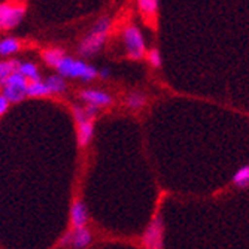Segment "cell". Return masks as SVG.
I'll return each instance as SVG.
<instances>
[{
  "mask_svg": "<svg viewBox=\"0 0 249 249\" xmlns=\"http://www.w3.org/2000/svg\"><path fill=\"white\" fill-rule=\"evenodd\" d=\"M72 222L76 229L85 227V222L88 219V212H87V206L82 201H76L73 208H72Z\"/></svg>",
  "mask_w": 249,
  "mask_h": 249,
  "instance_id": "cell-8",
  "label": "cell"
},
{
  "mask_svg": "<svg viewBox=\"0 0 249 249\" xmlns=\"http://www.w3.org/2000/svg\"><path fill=\"white\" fill-rule=\"evenodd\" d=\"M81 97L88 102L89 105H94V106H107L112 103V97L107 96L106 93L102 91H94V89H87V91H82Z\"/></svg>",
  "mask_w": 249,
  "mask_h": 249,
  "instance_id": "cell-7",
  "label": "cell"
},
{
  "mask_svg": "<svg viewBox=\"0 0 249 249\" xmlns=\"http://www.w3.org/2000/svg\"><path fill=\"white\" fill-rule=\"evenodd\" d=\"M231 180H233V185L239 190L249 188V164H245L240 169H237Z\"/></svg>",
  "mask_w": 249,
  "mask_h": 249,
  "instance_id": "cell-9",
  "label": "cell"
},
{
  "mask_svg": "<svg viewBox=\"0 0 249 249\" xmlns=\"http://www.w3.org/2000/svg\"><path fill=\"white\" fill-rule=\"evenodd\" d=\"M148 60L151 63L152 67H155V69H160L161 64H163V60H161V54L158 50H151L149 54H148Z\"/></svg>",
  "mask_w": 249,
  "mask_h": 249,
  "instance_id": "cell-20",
  "label": "cell"
},
{
  "mask_svg": "<svg viewBox=\"0 0 249 249\" xmlns=\"http://www.w3.org/2000/svg\"><path fill=\"white\" fill-rule=\"evenodd\" d=\"M50 93H63L66 89V82L63 81L61 76H51L48 78V81L45 82Z\"/></svg>",
  "mask_w": 249,
  "mask_h": 249,
  "instance_id": "cell-17",
  "label": "cell"
},
{
  "mask_svg": "<svg viewBox=\"0 0 249 249\" xmlns=\"http://www.w3.org/2000/svg\"><path fill=\"white\" fill-rule=\"evenodd\" d=\"M19 61L17 60H11V61H2L0 63V85H5L6 79L9 76H12L14 73L18 72L19 69Z\"/></svg>",
  "mask_w": 249,
  "mask_h": 249,
  "instance_id": "cell-10",
  "label": "cell"
},
{
  "mask_svg": "<svg viewBox=\"0 0 249 249\" xmlns=\"http://www.w3.org/2000/svg\"><path fill=\"white\" fill-rule=\"evenodd\" d=\"M27 79L22 76L21 73H14L9 76L3 85V96L8 99V102H21L27 96Z\"/></svg>",
  "mask_w": 249,
  "mask_h": 249,
  "instance_id": "cell-5",
  "label": "cell"
},
{
  "mask_svg": "<svg viewBox=\"0 0 249 249\" xmlns=\"http://www.w3.org/2000/svg\"><path fill=\"white\" fill-rule=\"evenodd\" d=\"M57 71L61 76H71V78H82L84 81H91L99 75L97 69L93 66H88L84 61L73 60L72 57L64 55L57 66Z\"/></svg>",
  "mask_w": 249,
  "mask_h": 249,
  "instance_id": "cell-2",
  "label": "cell"
},
{
  "mask_svg": "<svg viewBox=\"0 0 249 249\" xmlns=\"http://www.w3.org/2000/svg\"><path fill=\"white\" fill-rule=\"evenodd\" d=\"M93 138V124L87 121L84 124L79 125V130H78V141H79V145L81 146H85L89 141Z\"/></svg>",
  "mask_w": 249,
  "mask_h": 249,
  "instance_id": "cell-13",
  "label": "cell"
},
{
  "mask_svg": "<svg viewBox=\"0 0 249 249\" xmlns=\"http://www.w3.org/2000/svg\"><path fill=\"white\" fill-rule=\"evenodd\" d=\"M124 42L128 53V57L133 60H139L145 54V39L141 30L136 26H128L124 29Z\"/></svg>",
  "mask_w": 249,
  "mask_h": 249,
  "instance_id": "cell-4",
  "label": "cell"
},
{
  "mask_svg": "<svg viewBox=\"0 0 249 249\" xmlns=\"http://www.w3.org/2000/svg\"><path fill=\"white\" fill-rule=\"evenodd\" d=\"M109 27H110V18L109 17H102L96 22V26L91 29V32H89L85 36V39L81 42L79 50H78L79 54L82 57H91V55L97 54L105 45Z\"/></svg>",
  "mask_w": 249,
  "mask_h": 249,
  "instance_id": "cell-1",
  "label": "cell"
},
{
  "mask_svg": "<svg viewBox=\"0 0 249 249\" xmlns=\"http://www.w3.org/2000/svg\"><path fill=\"white\" fill-rule=\"evenodd\" d=\"M18 73H21L26 79H30L32 82H40V76L37 73L36 66L32 64V63H21Z\"/></svg>",
  "mask_w": 249,
  "mask_h": 249,
  "instance_id": "cell-12",
  "label": "cell"
},
{
  "mask_svg": "<svg viewBox=\"0 0 249 249\" xmlns=\"http://www.w3.org/2000/svg\"><path fill=\"white\" fill-rule=\"evenodd\" d=\"M73 114H75L76 123H78L79 125L88 121V117H87V114H85L84 107H81V106H75V107H73Z\"/></svg>",
  "mask_w": 249,
  "mask_h": 249,
  "instance_id": "cell-21",
  "label": "cell"
},
{
  "mask_svg": "<svg viewBox=\"0 0 249 249\" xmlns=\"http://www.w3.org/2000/svg\"><path fill=\"white\" fill-rule=\"evenodd\" d=\"M72 240H73V231H67L66 236L61 239V245H63V246L72 245Z\"/></svg>",
  "mask_w": 249,
  "mask_h": 249,
  "instance_id": "cell-24",
  "label": "cell"
},
{
  "mask_svg": "<svg viewBox=\"0 0 249 249\" xmlns=\"http://www.w3.org/2000/svg\"><path fill=\"white\" fill-rule=\"evenodd\" d=\"M19 50V42L14 37H6L0 42V55H9Z\"/></svg>",
  "mask_w": 249,
  "mask_h": 249,
  "instance_id": "cell-16",
  "label": "cell"
},
{
  "mask_svg": "<svg viewBox=\"0 0 249 249\" xmlns=\"http://www.w3.org/2000/svg\"><path fill=\"white\" fill-rule=\"evenodd\" d=\"M84 110H85V114H87V117H88V120H89V118H94V117L97 115L99 107L94 106V105H88Z\"/></svg>",
  "mask_w": 249,
  "mask_h": 249,
  "instance_id": "cell-22",
  "label": "cell"
},
{
  "mask_svg": "<svg viewBox=\"0 0 249 249\" xmlns=\"http://www.w3.org/2000/svg\"><path fill=\"white\" fill-rule=\"evenodd\" d=\"M164 230L166 225H164L163 215L157 213L151 219L142 237V243L145 249H164Z\"/></svg>",
  "mask_w": 249,
  "mask_h": 249,
  "instance_id": "cell-3",
  "label": "cell"
},
{
  "mask_svg": "<svg viewBox=\"0 0 249 249\" xmlns=\"http://www.w3.org/2000/svg\"><path fill=\"white\" fill-rule=\"evenodd\" d=\"M100 76H102V78H107V76H109V71H107V69H103V71L100 72Z\"/></svg>",
  "mask_w": 249,
  "mask_h": 249,
  "instance_id": "cell-25",
  "label": "cell"
},
{
  "mask_svg": "<svg viewBox=\"0 0 249 249\" xmlns=\"http://www.w3.org/2000/svg\"><path fill=\"white\" fill-rule=\"evenodd\" d=\"M139 9L141 12L148 17V18H152L155 17L157 11H158V6H160V3L157 2V0H139Z\"/></svg>",
  "mask_w": 249,
  "mask_h": 249,
  "instance_id": "cell-15",
  "label": "cell"
},
{
  "mask_svg": "<svg viewBox=\"0 0 249 249\" xmlns=\"http://www.w3.org/2000/svg\"><path fill=\"white\" fill-rule=\"evenodd\" d=\"M89 242H91V233H89L88 229L81 227V229H76V230L73 231L72 246H73L75 249H82V248H85Z\"/></svg>",
  "mask_w": 249,
  "mask_h": 249,
  "instance_id": "cell-11",
  "label": "cell"
},
{
  "mask_svg": "<svg viewBox=\"0 0 249 249\" xmlns=\"http://www.w3.org/2000/svg\"><path fill=\"white\" fill-rule=\"evenodd\" d=\"M47 94H50V91L45 82H32L27 87V96L36 97V96H47Z\"/></svg>",
  "mask_w": 249,
  "mask_h": 249,
  "instance_id": "cell-19",
  "label": "cell"
},
{
  "mask_svg": "<svg viewBox=\"0 0 249 249\" xmlns=\"http://www.w3.org/2000/svg\"><path fill=\"white\" fill-rule=\"evenodd\" d=\"M145 103H146V96L143 93H139V91L130 93L125 99V105L130 109H141L145 106Z\"/></svg>",
  "mask_w": 249,
  "mask_h": 249,
  "instance_id": "cell-14",
  "label": "cell"
},
{
  "mask_svg": "<svg viewBox=\"0 0 249 249\" xmlns=\"http://www.w3.org/2000/svg\"><path fill=\"white\" fill-rule=\"evenodd\" d=\"M26 14V8L21 5L0 3V29L9 30L19 24L21 18Z\"/></svg>",
  "mask_w": 249,
  "mask_h": 249,
  "instance_id": "cell-6",
  "label": "cell"
},
{
  "mask_svg": "<svg viewBox=\"0 0 249 249\" xmlns=\"http://www.w3.org/2000/svg\"><path fill=\"white\" fill-rule=\"evenodd\" d=\"M63 57H64L63 50H48V51H45V53H43L45 61H47L50 66H54V67L58 66V63L61 61Z\"/></svg>",
  "mask_w": 249,
  "mask_h": 249,
  "instance_id": "cell-18",
  "label": "cell"
},
{
  "mask_svg": "<svg viewBox=\"0 0 249 249\" xmlns=\"http://www.w3.org/2000/svg\"><path fill=\"white\" fill-rule=\"evenodd\" d=\"M8 107H9V102H8V99H6L3 94H0V115H3L5 112L8 110Z\"/></svg>",
  "mask_w": 249,
  "mask_h": 249,
  "instance_id": "cell-23",
  "label": "cell"
}]
</instances>
